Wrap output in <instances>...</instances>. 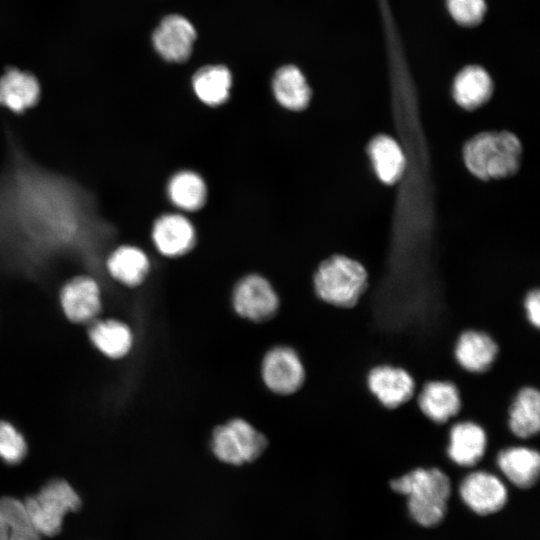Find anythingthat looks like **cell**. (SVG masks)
Listing matches in <instances>:
<instances>
[{"instance_id":"obj_1","label":"cell","mask_w":540,"mask_h":540,"mask_svg":"<svg viewBox=\"0 0 540 540\" xmlns=\"http://www.w3.org/2000/svg\"><path fill=\"white\" fill-rule=\"evenodd\" d=\"M390 490L407 499L411 518L423 527H434L445 517L452 494V479L437 466H417L388 480Z\"/></svg>"},{"instance_id":"obj_2","label":"cell","mask_w":540,"mask_h":540,"mask_svg":"<svg viewBox=\"0 0 540 540\" xmlns=\"http://www.w3.org/2000/svg\"><path fill=\"white\" fill-rule=\"evenodd\" d=\"M520 139L507 130H488L470 137L462 147L465 168L481 181H496L514 176L521 166Z\"/></svg>"},{"instance_id":"obj_3","label":"cell","mask_w":540,"mask_h":540,"mask_svg":"<svg viewBox=\"0 0 540 540\" xmlns=\"http://www.w3.org/2000/svg\"><path fill=\"white\" fill-rule=\"evenodd\" d=\"M369 287L366 268L357 260L335 253L316 266L312 289L316 298L336 309L354 308Z\"/></svg>"},{"instance_id":"obj_4","label":"cell","mask_w":540,"mask_h":540,"mask_svg":"<svg viewBox=\"0 0 540 540\" xmlns=\"http://www.w3.org/2000/svg\"><path fill=\"white\" fill-rule=\"evenodd\" d=\"M267 436L251 422L234 417L211 432L210 449L223 464L239 467L258 460L268 448Z\"/></svg>"},{"instance_id":"obj_5","label":"cell","mask_w":540,"mask_h":540,"mask_svg":"<svg viewBox=\"0 0 540 540\" xmlns=\"http://www.w3.org/2000/svg\"><path fill=\"white\" fill-rule=\"evenodd\" d=\"M24 505L37 532L41 536L53 537L61 531L64 517L81 507V500L68 482L56 479L27 498Z\"/></svg>"},{"instance_id":"obj_6","label":"cell","mask_w":540,"mask_h":540,"mask_svg":"<svg viewBox=\"0 0 540 540\" xmlns=\"http://www.w3.org/2000/svg\"><path fill=\"white\" fill-rule=\"evenodd\" d=\"M231 306L241 319L261 324L277 315L280 297L265 276L249 273L235 283L231 293Z\"/></svg>"},{"instance_id":"obj_7","label":"cell","mask_w":540,"mask_h":540,"mask_svg":"<svg viewBox=\"0 0 540 540\" xmlns=\"http://www.w3.org/2000/svg\"><path fill=\"white\" fill-rule=\"evenodd\" d=\"M260 376L264 386L279 396L298 393L307 381V370L299 352L288 345H275L262 357Z\"/></svg>"},{"instance_id":"obj_8","label":"cell","mask_w":540,"mask_h":540,"mask_svg":"<svg viewBox=\"0 0 540 540\" xmlns=\"http://www.w3.org/2000/svg\"><path fill=\"white\" fill-rule=\"evenodd\" d=\"M458 493L462 502L481 516L500 511L508 501V489L504 481L485 468L468 470L459 481Z\"/></svg>"},{"instance_id":"obj_9","label":"cell","mask_w":540,"mask_h":540,"mask_svg":"<svg viewBox=\"0 0 540 540\" xmlns=\"http://www.w3.org/2000/svg\"><path fill=\"white\" fill-rule=\"evenodd\" d=\"M488 449V435L484 427L470 419L449 423L445 453L448 460L463 470L477 468Z\"/></svg>"},{"instance_id":"obj_10","label":"cell","mask_w":540,"mask_h":540,"mask_svg":"<svg viewBox=\"0 0 540 540\" xmlns=\"http://www.w3.org/2000/svg\"><path fill=\"white\" fill-rule=\"evenodd\" d=\"M366 386L385 409L393 410L410 402L417 384L408 370L392 364H377L366 374Z\"/></svg>"},{"instance_id":"obj_11","label":"cell","mask_w":540,"mask_h":540,"mask_svg":"<svg viewBox=\"0 0 540 540\" xmlns=\"http://www.w3.org/2000/svg\"><path fill=\"white\" fill-rule=\"evenodd\" d=\"M414 400L422 415L439 426L459 419L463 406L459 387L444 379L424 382L418 387Z\"/></svg>"},{"instance_id":"obj_12","label":"cell","mask_w":540,"mask_h":540,"mask_svg":"<svg viewBox=\"0 0 540 540\" xmlns=\"http://www.w3.org/2000/svg\"><path fill=\"white\" fill-rule=\"evenodd\" d=\"M151 239L155 249L163 257L178 258L195 247L197 233L194 224L185 213L167 212L154 221Z\"/></svg>"},{"instance_id":"obj_13","label":"cell","mask_w":540,"mask_h":540,"mask_svg":"<svg viewBox=\"0 0 540 540\" xmlns=\"http://www.w3.org/2000/svg\"><path fill=\"white\" fill-rule=\"evenodd\" d=\"M494 466L517 489H531L540 476L539 448L526 443L503 447L494 456Z\"/></svg>"},{"instance_id":"obj_14","label":"cell","mask_w":540,"mask_h":540,"mask_svg":"<svg viewBox=\"0 0 540 540\" xmlns=\"http://www.w3.org/2000/svg\"><path fill=\"white\" fill-rule=\"evenodd\" d=\"M499 351L497 341L489 333L469 328L457 336L453 357L463 371L469 374H483L492 368Z\"/></svg>"},{"instance_id":"obj_15","label":"cell","mask_w":540,"mask_h":540,"mask_svg":"<svg viewBox=\"0 0 540 540\" xmlns=\"http://www.w3.org/2000/svg\"><path fill=\"white\" fill-rule=\"evenodd\" d=\"M507 426L519 441L540 446V388L520 387L507 408Z\"/></svg>"},{"instance_id":"obj_16","label":"cell","mask_w":540,"mask_h":540,"mask_svg":"<svg viewBox=\"0 0 540 540\" xmlns=\"http://www.w3.org/2000/svg\"><path fill=\"white\" fill-rule=\"evenodd\" d=\"M195 39L196 31L193 25L185 17L177 14L165 17L152 35L155 50L170 62L187 60Z\"/></svg>"},{"instance_id":"obj_17","label":"cell","mask_w":540,"mask_h":540,"mask_svg":"<svg viewBox=\"0 0 540 540\" xmlns=\"http://www.w3.org/2000/svg\"><path fill=\"white\" fill-rule=\"evenodd\" d=\"M366 154L377 179L384 185L396 184L406 170V157L394 137L380 133L366 145Z\"/></svg>"},{"instance_id":"obj_18","label":"cell","mask_w":540,"mask_h":540,"mask_svg":"<svg viewBox=\"0 0 540 540\" xmlns=\"http://www.w3.org/2000/svg\"><path fill=\"white\" fill-rule=\"evenodd\" d=\"M60 299L66 316L77 323L92 320L101 309L99 286L88 276L69 280L61 290Z\"/></svg>"},{"instance_id":"obj_19","label":"cell","mask_w":540,"mask_h":540,"mask_svg":"<svg viewBox=\"0 0 540 540\" xmlns=\"http://www.w3.org/2000/svg\"><path fill=\"white\" fill-rule=\"evenodd\" d=\"M41 96L37 78L20 69L10 67L0 77V105L14 113L34 107Z\"/></svg>"},{"instance_id":"obj_20","label":"cell","mask_w":540,"mask_h":540,"mask_svg":"<svg viewBox=\"0 0 540 540\" xmlns=\"http://www.w3.org/2000/svg\"><path fill=\"white\" fill-rule=\"evenodd\" d=\"M493 81L481 66L469 65L455 76L452 83V97L455 103L466 111L483 106L491 98Z\"/></svg>"},{"instance_id":"obj_21","label":"cell","mask_w":540,"mask_h":540,"mask_svg":"<svg viewBox=\"0 0 540 540\" xmlns=\"http://www.w3.org/2000/svg\"><path fill=\"white\" fill-rule=\"evenodd\" d=\"M166 195L177 211L196 212L208 199L207 184L198 172L182 169L171 175L166 185Z\"/></svg>"},{"instance_id":"obj_22","label":"cell","mask_w":540,"mask_h":540,"mask_svg":"<svg viewBox=\"0 0 540 540\" xmlns=\"http://www.w3.org/2000/svg\"><path fill=\"white\" fill-rule=\"evenodd\" d=\"M107 269L110 275L128 287L141 285L150 272V260L147 254L136 246L122 245L108 257Z\"/></svg>"},{"instance_id":"obj_23","label":"cell","mask_w":540,"mask_h":540,"mask_svg":"<svg viewBox=\"0 0 540 540\" xmlns=\"http://www.w3.org/2000/svg\"><path fill=\"white\" fill-rule=\"evenodd\" d=\"M276 101L289 111L299 112L307 108L312 92L303 73L293 65L278 69L272 80Z\"/></svg>"},{"instance_id":"obj_24","label":"cell","mask_w":540,"mask_h":540,"mask_svg":"<svg viewBox=\"0 0 540 540\" xmlns=\"http://www.w3.org/2000/svg\"><path fill=\"white\" fill-rule=\"evenodd\" d=\"M231 85V73L222 65L205 66L192 78L195 95L202 103L211 107L220 106L228 100Z\"/></svg>"},{"instance_id":"obj_25","label":"cell","mask_w":540,"mask_h":540,"mask_svg":"<svg viewBox=\"0 0 540 540\" xmlns=\"http://www.w3.org/2000/svg\"><path fill=\"white\" fill-rule=\"evenodd\" d=\"M89 336L102 353L113 359L126 356L133 345L131 329L118 320L95 323L89 330Z\"/></svg>"},{"instance_id":"obj_26","label":"cell","mask_w":540,"mask_h":540,"mask_svg":"<svg viewBox=\"0 0 540 540\" xmlns=\"http://www.w3.org/2000/svg\"><path fill=\"white\" fill-rule=\"evenodd\" d=\"M31 523L24 502L0 497V540H8L22 526Z\"/></svg>"},{"instance_id":"obj_27","label":"cell","mask_w":540,"mask_h":540,"mask_svg":"<svg viewBox=\"0 0 540 540\" xmlns=\"http://www.w3.org/2000/svg\"><path fill=\"white\" fill-rule=\"evenodd\" d=\"M446 6L451 18L466 27L481 23L487 9L486 0H446Z\"/></svg>"},{"instance_id":"obj_28","label":"cell","mask_w":540,"mask_h":540,"mask_svg":"<svg viewBox=\"0 0 540 540\" xmlns=\"http://www.w3.org/2000/svg\"><path fill=\"white\" fill-rule=\"evenodd\" d=\"M22 435L9 423L0 421V457L9 464L19 463L26 455Z\"/></svg>"},{"instance_id":"obj_29","label":"cell","mask_w":540,"mask_h":540,"mask_svg":"<svg viewBox=\"0 0 540 540\" xmlns=\"http://www.w3.org/2000/svg\"><path fill=\"white\" fill-rule=\"evenodd\" d=\"M522 307L527 322L534 328L540 329V289L532 288L524 295Z\"/></svg>"},{"instance_id":"obj_30","label":"cell","mask_w":540,"mask_h":540,"mask_svg":"<svg viewBox=\"0 0 540 540\" xmlns=\"http://www.w3.org/2000/svg\"><path fill=\"white\" fill-rule=\"evenodd\" d=\"M41 535L31 523L16 530L8 540H40Z\"/></svg>"}]
</instances>
